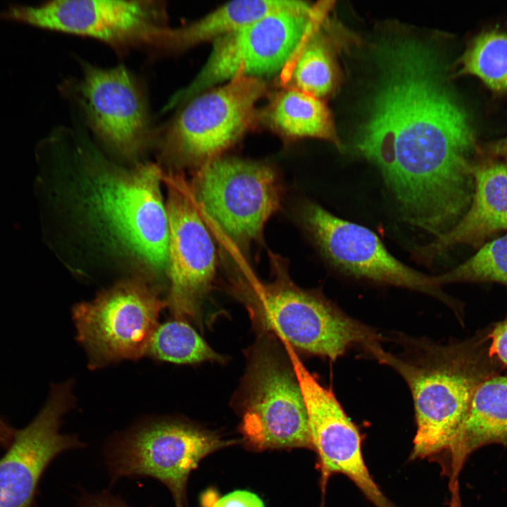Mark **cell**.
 <instances>
[{"label":"cell","mask_w":507,"mask_h":507,"mask_svg":"<svg viewBox=\"0 0 507 507\" xmlns=\"http://www.w3.org/2000/svg\"><path fill=\"white\" fill-rule=\"evenodd\" d=\"M382 77L356 148L381 172L404 220L434 236L454 226L474 192V132L428 48L381 50Z\"/></svg>","instance_id":"obj_1"},{"label":"cell","mask_w":507,"mask_h":507,"mask_svg":"<svg viewBox=\"0 0 507 507\" xmlns=\"http://www.w3.org/2000/svg\"><path fill=\"white\" fill-rule=\"evenodd\" d=\"M487 337L437 344L414 340L403 354L382 348L374 357L396 370L408 385L414 403L416 432L412 460L432 457L449 448L477 387L498 375Z\"/></svg>","instance_id":"obj_2"},{"label":"cell","mask_w":507,"mask_h":507,"mask_svg":"<svg viewBox=\"0 0 507 507\" xmlns=\"http://www.w3.org/2000/svg\"><path fill=\"white\" fill-rule=\"evenodd\" d=\"M327 7L301 1L215 39L201 70L171 96L164 111L236 77L263 79L281 73L305 38L324 20Z\"/></svg>","instance_id":"obj_3"},{"label":"cell","mask_w":507,"mask_h":507,"mask_svg":"<svg viewBox=\"0 0 507 507\" xmlns=\"http://www.w3.org/2000/svg\"><path fill=\"white\" fill-rule=\"evenodd\" d=\"M275 279L249 292L245 301L254 319L294 347L334 360L360 345L370 353L381 337L338 310L320 295L296 287L282 259L271 258Z\"/></svg>","instance_id":"obj_4"},{"label":"cell","mask_w":507,"mask_h":507,"mask_svg":"<svg viewBox=\"0 0 507 507\" xmlns=\"http://www.w3.org/2000/svg\"><path fill=\"white\" fill-rule=\"evenodd\" d=\"M163 173L146 163L99 172L87 186L93 215L120 245L152 268L168 267V218Z\"/></svg>","instance_id":"obj_5"},{"label":"cell","mask_w":507,"mask_h":507,"mask_svg":"<svg viewBox=\"0 0 507 507\" xmlns=\"http://www.w3.org/2000/svg\"><path fill=\"white\" fill-rule=\"evenodd\" d=\"M0 20L88 37L114 49L161 51L169 29L161 1L54 0L38 5L11 4Z\"/></svg>","instance_id":"obj_6"},{"label":"cell","mask_w":507,"mask_h":507,"mask_svg":"<svg viewBox=\"0 0 507 507\" xmlns=\"http://www.w3.org/2000/svg\"><path fill=\"white\" fill-rule=\"evenodd\" d=\"M192 193L200 211L236 245L246 247L262 236L280 206L282 190L270 165L218 157L201 165Z\"/></svg>","instance_id":"obj_7"},{"label":"cell","mask_w":507,"mask_h":507,"mask_svg":"<svg viewBox=\"0 0 507 507\" xmlns=\"http://www.w3.org/2000/svg\"><path fill=\"white\" fill-rule=\"evenodd\" d=\"M230 444L189 423L163 420L115 439L107 446L106 461L113 479L152 477L168 488L176 507H185L191 471L206 456Z\"/></svg>","instance_id":"obj_8"},{"label":"cell","mask_w":507,"mask_h":507,"mask_svg":"<svg viewBox=\"0 0 507 507\" xmlns=\"http://www.w3.org/2000/svg\"><path fill=\"white\" fill-rule=\"evenodd\" d=\"M267 89L263 79L239 77L193 97L165 130L167 151L201 165L218 158L246 130Z\"/></svg>","instance_id":"obj_9"},{"label":"cell","mask_w":507,"mask_h":507,"mask_svg":"<svg viewBox=\"0 0 507 507\" xmlns=\"http://www.w3.org/2000/svg\"><path fill=\"white\" fill-rule=\"evenodd\" d=\"M166 305L145 284L130 280L74 307L77 338L94 365L137 359L149 352Z\"/></svg>","instance_id":"obj_10"},{"label":"cell","mask_w":507,"mask_h":507,"mask_svg":"<svg viewBox=\"0 0 507 507\" xmlns=\"http://www.w3.org/2000/svg\"><path fill=\"white\" fill-rule=\"evenodd\" d=\"M241 430L258 450L313 449L306 406L293 370L275 356L258 354L249 373Z\"/></svg>","instance_id":"obj_11"},{"label":"cell","mask_w":507,"mask_h":507,"mask_svg":"<svg viewBox=\"0 0 507 507\" xmlns=\"http://www.w3.org/2000/svg\"><path fill=\"white\" fill-rule=\"evenodd\" d=\"M163 178L168 189V303L178 319L196 317L215 277L216 249L192 191L177 175Z\"/></svg>","instance_id":"obj_12"},{"label":"cell","mask_w":507,"mask_h":507,"mask_svg":"<svg viewBox=\"0 0 507 507\" xmlns=\"http://www.w3.org/2000/svg\"><path fill=\"white\" fill-rule=\"evenodd\" d=\"M303 224L325 258L353 277L427 293L447 301L434 276L401 263L370 229L338 218L314 203L302 211Z\"/></svg>","instance_id":"obj_13"},{"label":"cell","mask_w":507,"mask_h":507,"mask_svg":"<svg viewBox=\"0 0 507 507\" xmlns=\"http://www.w3.org/2000/svg\"><path fill=\"white\" fill-rule=\"evenodd\" d=\"M74 96L92 130L113 149L132 155L149 142L153 128L146 99L124 65L83 63Z\"/></svg>","instance_id":"obj_14"},{"label":"cell","mask_w":507,"mask_h":507,"mask_svg":"<svg viewBox=\"0 0 507 507\" xmlns=\"http://www.w3.org/2000/svg\"><path fill=\"white\" fill-rule=\"evenodd\" d=\"M291 359L306 406L313 448L318 456L323 496L330 477L342 474L375 507H395L371 477L363 459L360 432L334 394L296 357L291 355Z\"/></svg>","instance_id":"obj_15"},{"label":"cell","mask_w":507,"mask_h":507,"mask_svg":"<svg viewBox=\"0 0 507 507\" xmlns=\"http://www.w3.org/2000/svg\"><path fill=\"white\" fill-rule=\"evenodd\" d=\"M70 396L67 384L54 386L33 420L15 432L9 449L0 459V507H29L51 461L65 450L83 446L75 437L59 432Z\"/></svg>","instance_id":"obj_16"},{"label":"cell","mask_w":507,"mask_h":507,"mask_svg":"<svg viewBox=\"0 0 507 507\" xmlns=\"http://www.w3.org/2000/svg\"><path fill=\"white\" fill-rule=\"evenodd\" d=\"M472 173L474 192L466 213L449 231L416 249V258L428 262L461 244L479 249L490 237L507 230V161L478 156Z\"/></svg>","instance_id":"obj_17"},{"label":"cell","mask_w":507,"mask_h":507,"mask_svg":"<svg viewBox=\"0 0 507 507\" xmlns=\"http://www.w3.org/2000/svg\"><path fill=\"white\" fill-rule=\"evenodd\" d=\"M507 445V375H496L476 389L466 415L447 450L450 482L468 456L489 444Z\"/></svg>","instance_id":"obj_18"},{"label":"cell","mask_w":507,"mask_h":507,"mask_svg":"<svg viewBox=\"0 0 507 507\" xmlns=\"http://www.w3.org/2000/svg\"><path fill=\"white\" fill-rule=\"evenodd\" d=\"M301 1L240 0L227 2L201 18L179 27H169L162 51L177 53L212 41L277 10Z\"/></svg>","instance_id":"obj_19"},{"label":"cell","mask_w":507,"mask_h":507,"mask_svg":"<svg viewBox=\"0 0 507 507\" xmlns=\"http://www.w3.org/2000/svg\"><path fill=\"white\" fill-rule=\"evenodd\" d=\"M263 118L287 137L318 138L340 147L330 111L320 98L308 93L287 88L267 107Z\"/></svg>","instance_id":"obj_20"},{"label":"cell","mask_w":507,"mask_h":507,"mask_svg":"<svg viewBox=\"0 0 507 507\" xmlns=\"http://www.w3.org/2000/svg\"><path fill=\"white\" fill-rule=\"evenodd\" d=\"M323 22L308 34L281 72L282 82L287 88L320 99L334 89L337 80L332 51L321 31Z\"/></svg>","instance_id":"obj_21"},{"label":"cell","mask_w":507,"mask_h":507,"mask_svg":"<svg viewBox=\"0 0 507 507\" xmlns=\"http://www.w3.org/2000/svg\"><path fill=\"white\" fill-rule=\"evenodd\" d=\"M460 65V73L477 77L496 92H507V32L492 30L477 35Z\"/></svg>","instance_id":"obj_22"},{"label":"cell","mask_w":507,"mask_h":507,"mask_svg":"<svg viewBox=\"0 0 507 507\" xmlns=\"http://www.w3.org/2000/svg\"><path fill=\"white\" fill-rule=\"evenodd\" d=\"M149 352L159 360L175 363L221 360L199 333L180 319L158 326L151 338Z\"/></svg>","instance_id":"obj_23"},{"label":"cell","mask_w":507,"mask_h":507,"mask_svg":"<svg viewBox=\"0 0 507 507\" xmlns=\"http://www.w3.org/2000/svg\"><path fill=\"white\" fill-rule=\"evenodd\" d=\"M437 283L497 282L507 286V233L484 244L462 264L434 276Z\"/></svg>","instance_id":"obj_24"},{"label":"cell","mask_w":507,"mask_h":507,"mask_svg":"<svg viewBox=\"0 0 507 507\" xmlns=\"http://www.w3.org/2000/svg\"><path fill=\"white\" fill-rule=\"evenodd\" d=\"M487 337L491 341L490 356L501 365L507 366V318L496 323Z\"/></svg>","instance_id":"obj_25"},{"label":"cell","mask_w":507,"mask_h":507,"mask_svg":"<svg viewBox=\"0 0 507 507\" xmlns=\"http://www.w3.org/2000/svg\"><path fill=\"white\" fill-rule=\"evenodd\" d=\"M212 507H265L262 500L247 491H235L218 500Z\"/></svg>","instance_id":"obj_26"},{"label":"cell","mask_w":507,"mask_h":507,"mask_svg":"<svg viewBox=\"0 0 507 507\" xmlns=\"http://www.w3.org/2000/svg\"><path fill=\"white\" fill-rule=\"evenodd\" d=\"M477 155L481 157L507 161V137L482 146H478Z\"/></svg>","instance_id":"obj_27"},{"label":"cell","mask_w":507,"mask_h":507,"mask_svg":"<svg viewBox=\"0 0 507 507\" xmlns=\"http://www.w3.org/2000/svg\"><path fill=\"white\" fill-rule=\"evenodd\" d=\"M83 507H128L123 501L108 494L91 497L86 501Z\"/></svg>","instance_id":"obj_28"},{"label":"cell","mask_w":507,"mask_h":507,"mask_svg":"<svg viewBox=\"0 0 507 507\" xmlns=\"http://www.w3.org/2000/svg\"><path fill=\"white\" fill-rule=\"evenodd\" d=\"M15 431L0 418V447L11 444Z\"/></svg>","instance_id":"obj_29"},{"label":"cell","mask_w":507,"mask_h":507,"mask_svg":"<svg viewBox=\"0 0 507 507\" xmlns=\"http://www.w3.org/2000/svg\"><path fill=\"white\" fill-rule=\"evenodd\" d=\"M451 490V502L449 507H462L459 495V487L458 480L449 483Z\"/></svg>","instance_id":"obj_30"}]
</instances>
